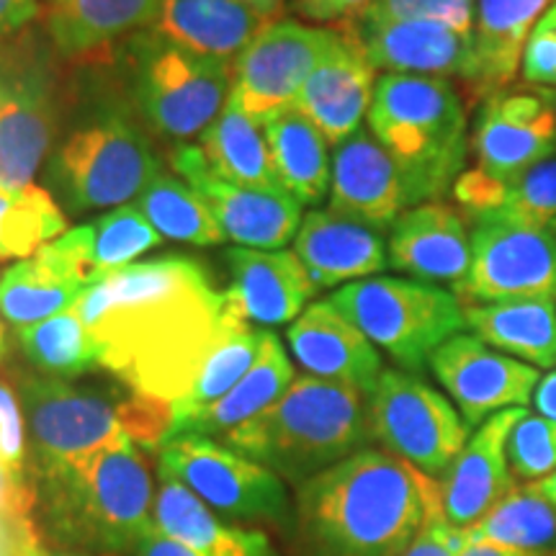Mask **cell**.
I'll list each match as a JSON object with an SVG mask.
<instances>
[{"label": "cell", "mask_w": 556, "mask_h": 556, "mask_svg": "<svg viewBox=\"0 0 556 556\" xmlns=\"http://www.w3.org/2000/svg\"><path fill=\"white\" fill-rule=\"evenodd\" d=\"M75 309L101 366L135 394L176 402L227 323L225 296L189 255H160L106 274Z\"/></svg>", "instance_id": "cell-1"}, {"label": "cell", "mask_w": 556, "mask_h": 556, "mask_svg": "<svg viewBox=\"0 0 556 556\" xmlns=\"http://www.w3.org/2000/svg\"><path fill=\"white\" fill-rule=\"evenodd\" d=\"M435 510L438 479L364 448L299 486V556H402Z\"/></svg>", "instance_id": "cell-2"}, {"label": "cell", "mask_w": 556, "mask_h": 556, "mask_svg": "<svg viewBox=\"0 0 556 556\" xmlns=\"http://www.w3.org/2000/svg\"><path fill=\"white\" fill-rule=\"evenodd\" d=\"M371 438L368 397L358 389L304 374L266 413L219 438L238 454L302 486Z\"/></svg>", "instance_id": "cell-3"}, {"label": "cell", "mask_w": 556, "mask_h": 556, "mask_svg": "<svg viewBox=\"0 0 556 556\" xmlns=\"http://www.w3.org/2000/svg\"><path fill=\"white\" fill-rule=\"evenodd\" d=\"M45 513L60 544L101 554H131L155 526L150 467L131 438L83 456L41 467Z\"/></svg>", "instance_id": "cell-4"}, {"label": "cell", "mask_w": 556, "mask_h": 556, "mask_svg": "<svg viewBox=\"0 0 556 556\" xmlns=\"http://www.w3.org/2000/svg\"><path fill=\"white\" fill-rule=\"evenodd\" d=\"M366 122L381 148L397 160L420 204L441 201L467 170L469 116L454 80L381 75Z\"/></svg>", "instance_id": "cell-5"}, {"label": "cell", "mask_w": 556, "mask_h": 556, "mask_svg": "<svg viewBox=\"0 0 556 556\" xmlns=\"http://www.w3.org/2000/svg\"><path fill=\"white\" fill-rule=\"evenodd\" d=\"M24 415L39 467L78 462L124 438L157 448L170 428L168 402L135 392L127 400H111L60 379L26 381Z\"/></svg>", "instance_id": "cell-6"}, {"label": "cell", "mask_w": 556, "mask_h": 556, "mask_svg": "<svg viewBox=\"0 0 556 556\" xmlns=\"http://www.w3.org/2000/svg\"><path fill=\"white\" fill-rule=\"evenodd\" d=\"M330 302L407 374H420L438 348L467 330L462 299L415 278H364L332 291Z\"/></svg>", "instance_id": "cell-7"}, {"label": "cell", "mask_w": 556, "mask_h": 556, "mask_svg": "<svg viewBox=\"0 0 556 556\" xmlns=\"http://www.w3.org/2000/svg\"><path fill=\"white\" fill-rule=\"evenodd\" d=\"M135 50V101L160 135L186 142L201 137L232 93V62L186 52L139 31Z\"/></svg>", "instance_id": "cell-8"}, {"label": "cell", "mask_w": 556, "mask_h": 556, "mask_svg": "<svg viewBox=\"0 0 556 556\" xmlns=\"http://www.w3.org/2000/svg\"><path fill=\"white\" fill-rule=\"evenodd\" d=\"M150 142L122 116L109 114L73 131L52 163V184L70 212L116 208L137 199L157 173Z\"/></svg>", "instance_id": "cell-9"}, {"label": "cell", "mask_w": 556, "mask_h": 556, "mask_svg": "<svg viewBox=\"0 0 556 556\" xmlns=\"http://www.w3.org/2000/svg\"><path fill=\"white\" fill-rule=\"evenodd\" d=\"M368 422L384 451L438 482L454 467L471 430L446 394L402 368H384L368 394Z\"/></svg>", "instance_id": "cell-10"}, {"label": "cell", "mask_w": 556, "mask_h": 556, "mask_svg": "<svg viewBox=\"0 0 556 556\" xmlns=\"http://www.w3.org/2000/svg\"><path fill=\"white\" fill-rule=\"evenodd\" d=\"M160 471L184 482L199 500L240 523L291 526V500L281 477L206 435L160 443Z\"/></svg>", "instance_id": "cell-11"}, {"label": "cell", "mask_w": 556, "mask_h": 556, "mask_svg": "<svg viewBox=\"0 0 556 556\" xmlns=\"http://www.w3.org/2000/svg\"><path fill=\"white\" fill-rule=\"evenodd\" d=\"M338 29L299 21H270L232 62V93L255 124L294 109V101L330 47Z\"/></svg>", "instance_id": "cell-12"}, {"label": "cell", "mask_w": 556, "mask_h": 556, "mask_svg": "<svg viewBox=\"0 0 556 556\" xmlns=\"http://www.w3.org/2000/svg\"><path fill=\"white\" fill-rule=\"evenodd\" d=\"M462 304L556 299V232L477 222L471 268L456 291Z\"/></svg>", "instance_id": "cell-13"}, {"label": "cell", "mask_w": 556, "mask_h": 556, "mask_svg": "<svg viewBox=\"0 0 556 556\" xmlns=\"http://www.w3.org/2000/svg\"><path fill=\"white\" fill-rule=\"evenodd\" d=\"M430 371L469 428H479L505 409L528 407L541 381L536 366L505 356L471 332H458L438 348Z\"/></svg>", "instance_id": "cell-14"}, {"label": "cell", "mask_w": 556, "mask_h": 556, "mask_svg": "<svg viewBox=\"0 0 556 556\" xmlns=\"http://www.w3.org/2000/svg\"><path fill=\"white\" fill-rule=\"evenodd\" d=\"M469 148L475 168L510 186L556 155V114L536 88H507L477 106Z\"/></svg>", "instance_id": "cell-15"}, {"label": "cell", "mask_w": 556, "mask_h": 556, "mask_svg": "<svg viewBox=\"0 0 556 556\" xmlns=\"http://www.w3.org/2000/svg\"><path fill=\"white\" fill-rule=\"evenodd\" d=\"M93 283L90 225L73 227L0 276V315L18 330L31 328L73 307Z\"/></svg>", "instance_id": "cell-16"}, {"label": "cell", "mask_w": 556, "mask_h": 556, "mask_svg": "<svg viewBox=\"0 0 556 556\" xmlns=\"http://www.w3.org/2000/svg\"><path fill=\"white\" fill-rule=\"evenodd\" d=\"M173 168L206 201L225 238L238 248L283 250L294 242L304 214L302 204L289 193L227 184L208 170L199 144H178V150L173 152Z\"/></svg>", "instance_id": "cell-17"}, {"label": "cell", "mask_w": 556, "mask_h": 556, "mask_svg": "<svg viewBox=\"0 0 556 556\" xmlns=\"http://www.w3.org/2000/svg\"><path fill=\"white\" fill-rule=\"evenodd\" d=\"M417 204L420 201L413 184L397 160L381 148L368 129H358L332 150L330 212L389 235L394 222Z\"/></svg>", "instance_id": "cell-18"}, {"label": "cell", "mask_w": 556, "mask_h": 556, "mask_svg": "<svg viewBox=\"0 0 556 556\" xmlns=\"http://www.w3.org/2000/svg\"><path fill=\"white\" fill-rule=\"evenodd\" d=\"M50 144V78L31 58L0 52V186H31Z\"/></svg>", "instance_id": "cell-19"}, {"label": "cell", "mask_w": 556, "mask_h": 556, "mask_svg": "<svg viewBox=\"0 0 556 556\" xmlns=\"http://www.w3.org/2000/svg\"><path fill=\"white\" fill-rule=\"evenodd\" d=\"M225 261L229 270V283L222 291L225 312L250 328L294 323L317 296L294 250L232 248Z\"/></svg>", "instance_id": "cell-20"}, {"label": "cell", "mask_w": 556, "mask_h": 556, "mask_svg": "<svg viewBox=\"0 0 556 556\" xmlns=\"http://www.w3.org/2000/svg\"><path fill=\"white\" fill-rule=\"evenodd\" d=\"M389 268L415 281L448 283L454 294L471 268L469 219L446 201L407 208L387 235Z\"/></svg>", "instance_id": "cell-21"}, {"label": "cell", "mask_w": 556, "mask_h": 556, "mask_svg": "<svg viewBox=\"0 0 556 556\" xmlns=\"http://www.w3.org/2000/svg\"><path fill=\"white\" fill-rule=\"evenodd\" d=\"M366 58L384 75H430L464 83L471 60V34L435 21H345Z\"/></svg>", "instance_id": "cell-22"}, {"label": "cell", "mask_w": 556, "mask_h": 556, "mask_svg": "<svg viewBox=\"0 0 556 556\" xmlns=\"http://www.w3.org/2000/svg\"><path fill=\"white\" fill-rule=\"evenodd\" d=\"M377 80V67L366 58L361 41L343 26L338 29L336 45L299 90L294 109L338 148L356 135L368 116Z\"/></svg>", "instance_id": "cell-23"}, {"label": "cell", "mask_w": 556, "mask_h": 556, "mask_svg": "<svg viewBox=\"0 0 556 556\" xmlns=\"http://www.w3.org/2000/svg\"><path fill=\"white\" fill-rule=\"evenodd\" d=\"M291 356L309 377L374 392L384 364L379 348L330 299L312 302L287 330Z\"/></svg>", "instance_id": "cell-24"}, {"label": "cell", "mask_w": 556, "mask_h": 556, "mask_svg": "<svg viewBox=\"0 0 556 556\" xmlns=\"http://www.w3.org/2000/svg\"><path fill=\"white\" fill-rule=\"evenodd\" d=\"M526 413V407H516L484 420L475 435H469L448 475L441 479L443 518L458 531H469L516 486L510 477L507 443Z\"/></svg>", "instance_id": "cell-25"}, {"label": "cell", "mask_w": 556, "mask_h": 556, "mask_svg": "<svg viewBox=\"0 0 556 556\" xmlns=\"http://www.w3.org/2000/svg\"><path fill=\"white\" fill-rule=\"evenodd\" d=\"M554 0H477L464 90L482 103L516 86L528 39Z\"/></svg>", "instance_id": "cell-26"}, {"label": "cell", "mask_w": 556, "mask_h": 556, "mask_svg": "<svg viewBox=\"0 0 556 556\" xmlns=\"http://www.w3.org/2000/svg\"><path fill=\"white\" fill-rule=\"evenodd\" d=\"M294 253L317 291L381 276L389 268L384 235L330 208H312L304 214L294 238Z\"/></svg>", "instance_id": "cell-27"}, {"label": "cell", "mask_w": 556, "mask_h": 556, "mask_svg": "<svg viewBox=\"0 0 556 556\" xmlns=\"http://www.w3.org/2000/svg\"><path fill=\"white\" fill-rule=\"evenodd\" d=\"M270 21L242 0H160L142 31L201 58L235 62Z\"/></svg>", "instance_id": "cell-28"}, {"label": "cell", "mask_w": 556, "mask_h": 556, "mask_svg": "<svg viewBox=\"0 0 556 556\" xmlns=\"http://www.w3.org/2000/svg\"><path fill=\"white\" fill-rule=\"evenodd\" d=\"M152 520L165 536L180 541L201 556H274L266 533L225 523L189 486L163 471Z\"/></svg>", "instance_id": "cell-29"}, {"label": "cell", "mask_w": 556, "mask_h": 556, "mask_svg": "<svg viewBox=\"0 0 556 556\" xmlns=\"http://www.w3.org/2000/svg\"><path fill=\"white\" fill-rule=\"evenodd\" d=\"M467 330L528 366H556V299L464 304Z\"/></svg>", "instance_id": "cell-30"}, {"label": "cell", "mask_w": 556, "mask_h": 556, "mask_svg": "<svg viewBox=\"0 0 556 556\" xmlns=\"http://www.w3.org/2000/svg\"><path fill=\"white\" fill-rule=\"evenodd\" d=\"M281 189L302 206H319L330 193L332 144L307 116L287 109L263 124Z\"/></svg>", "instance_id": "cell-31"}, {"label": "cell", "mask_w": 556, "mask_h": 556, "mask_svg": "<svg viewBox=\"0 0 556 556\" xmlns=\"http://www.w3.org/2000/svg\"><path fill=\"white\" fill-rule=\"evenodd\" d=\"M208 170L232 186L270 193H287L278 184L270 160L266 135L235 99L227 101L222 114L199 137Z\"/></svg>", "instance_id": "cell-32"}, {"label": "cell", "mask_w": 556, "mask_h": 556, "mask_svg": "<svg viewBox=\"0 0 556 556\" xmlns=\"http://www.w3.org/2000/svg\"><path fill=\"white\" fill-rule=\"evenodd\" d=\"M294 379L296 374L289 353L283 351L276 332L266 330L261 356L255 358L245 377L232 387V392L225 394L219 402L204 409L197 420L189 422V428L180 435H206L219 441V438L232 433L235 428L245 426L253 417L266 413Z\"/></svg>", "instance_id": "cell-33"}, {"label": "cell", "mask_w": 556, "mask_h": 556, "mask_svg": "<svg viewBox=\"0 0 556 556\" xmlns=\"http://www.w3.org/2000/svg\"><path fill=\"white\" fill-rule=\"evenodd\" d=\"M263 336H266V330L250 328V325H242L227 315L225 328H222L219 338L214 340V345L208 348L204 361H201L191 387L186 389L184 397L173 402L168 438L184 433L189 422L197 420L204 409L232 392V387L245 377L255 358L261 356Z\"/></svg>", "instance_id": "cell-34"}, {"label": "cell", "mask_w": 556, "mask_h": 556, "mask_svg": "<svg viewBox=\"0 0 556 556\" xmlns=\"http://www.w3.org/2000/svg\"><path fill=\"white\" fill-rule=\"evenodd\" d=\"M54 45L88 54L129 31L148 29L160 0H41Z\"/></svg>", "instance_id": "cell-35"}, {"label": "cell", "mask_w": 556, "mask_h": 556, "mask_svg": "<svg viewBox=\"0 0 556 556\" xmlns=\"http://www.w3.org/2000/svg\"><path fill=\"white\" fill-rule=\"evenodd\" d=\"M469 539L523 554H554L556 507L533 482L513 486L479 523L469 528Z\"/></svg>", "instance_id": "cell-36"}, {"label": "cell", "mask_w": 556, "mask_h": 556, "mask_svg": "<svg viewBox=\"0 0 556 556\" xmlns=\"http://www.w3.org/2000/svg\"><path fill=\"white\" fill-rule=\"evenodd\" d=\"M137 206L157 229L160 238L199 248H214L227 240L206 201L184 178L165 170H160L148 189L139 193Z\"/></svg>", "instance_id": "cell-37"}, {"label": "cell", "mask_w": 556, "mask_h": 556, "mask_svg": "<svg viewBox=\"0 0 556 556\" xmlns=\"http://www.w3.org/2000/svg\"><path fill=\"white\" fill-rule=\"evenodd\" d=\"M24 353L39 371L60 379H75L101 366V348L86 330L75 304L45 323L21 328Z\"/></svg>", "instance_id": "cell-38"}, {"label": "cell", "mask_w": 556, "mask_h": 556, "mask_svg": "<svg viewBox=\"0 0 556 556\" xmlns=\"http://www.w3.org/2000/svg\"><path fill=\"white\" fill-rule=\"evenodd\" d=\"M67 232V214L41 186H0V261H24Z\"/></svg>", "instance_id": "cell-39"}, {"label": "cell", "mask_w": 556, "mask_h": 556, "mask_svg": "<svg viewBox=\"0 0 556 556\" xmlns=\"http://www.w3.org/2000/svg\"><path fill=\"white\" fill-rule=\"evenodd\" d=\"M160 242L163 238L137 204L103 212L99 219L90 222V266H93L96 281L137 263Z\"/></svg>", "instance_id": "cell-40"}, {"label": "cell", "mask_w": 556, "mask_h": 556, "mask_svg": "<svg viewBox=\"0 0 556 556\" xmlns=\"http://www.w3.org/2000/svg\"><path fill=\"white\" fill-rule=\"evenodd\" d=\"M479 222H503L539 232H556V155L513 180L497 212Z\"/></svg>", "instance_id": "cell-41"}, {"label": "cell", "mask_w": 556, "mask_h": 556, "mask_svg": "<svg viewBox=\"0 0 556 556\" xmlns=\"http://www.w3.org/2000/svg\"><path fill=\"white\" fill-rule=\"evenodd\" d=\"M507 458L516 477L539 482L556 471V420L544 415H523L513 428Z\"/></svg>", "instance_id": "cell-42"}, {"label": "cell", "mask_w": 556, "mask_h": 556, "mask_svg": "<svg viewBox=\"0 0 556 556\" xmlns=\"http://www.w3.org/2000/svg\"><path fill=\"white\" fill-rule=\"evenodd\" d=\"M477 0H374L356 18L366 21H435L471 34Z\"/></svg>", "instance_id": "cell-43"}, {"label": "cell", "mask_w": 556, "mask_h": 556, "mask_svg": "<svg viewBox=\"0 0 556 556\" xmlns=\"http://www.w3.org/2000/svg\"><path fill=\"white\" fill-rule=\"evenodd\" d=\"M520 78L531 88H556V29L544 21L528 39Z\"/></svg>", "instance_id": "cell-44"}, {"label": "cell", "mask_w": 556, "mask_h": 556, "mask_svg": "<svg viewBox=\"0 0 556 556\" xmlns=\"http://www.w3.org/2000/svg\"><path fill=\"white\" fill-rule=\"evenodd\" d=\"M467 544L469 531H458L443 518V510H435L402 556H458Z\"/></svg>", "instance_id": "cell-45"}, {"label": "cell", "mask_w": 556, "mask_h": 556, "mask_svg": "<svg viewBox=\"0 0 556 556\" xmlns=\"http://www.w3.org/2000/svg\"><path fill=\"white\" fill-rule=\"evenodd\" d=\"M24 413L5 384H0V464L21 475L24 469Z\"/></svg>", "instance_id": "cell-46"}, {"label": "cell", "mask_w": 556, "mask_h": 556, "mask_svg": "<svg viewBox=\"0 0 556 556\" xmlns=\"http://www.w3.org/2000/svg\"><path fill=\"white\" fill-rule=\"evenodd\" d=\"M374 0H296V13L312 24H336L364 13Z\"/></svg>", "instance_id": "cell-47"}, {"label": "cell", "mask_w": 556, "mask_h": 556, "mask_svg": "<svg viewBox=\"0 0 556 556\" xmlns=\"http://www.w3.org/2000/svg\"><path fill=\"white\" fill-rule=\"evenodd\" d=\"M31 505L34 497L24 482H21V475L0 464V518L26 526V516H29Z\"/></svg>", "instance_id": "cell-48"}, {"label": "cell", "mask_w": 556, "mask_h": 556, "mask_svg": "<svg viewBox=\"0 0 556 556\" xmlns=\"http://www.w3.org/2000/svg\"><path fill=\"white\" fill-rule=\"evenodd\" d=\"M131 556H201L180 541L165 536L157 526H152L142 539L137 541V546L131 548Z\"/></svg>", "instance_id": "cell-49"}, {"label": "cell", "mask_w": 556, "mask_h": 556, "mask_svg": "<svg viewBox=\"0 0 556 556\" xmlns=\"http://www.w3.org/2000/svg\"><path fill=\"white\" fill-rule=\"evenodd\" d=\"M39 13V0H0V37L24 29Z\"/></svg>", "instance_id": "cell-50"}, {"label": "cell", "mask_w": 556, "mask_h": 556, "mask_svg": "<svg viewBox=\"0 0 556 556\" xmlns=\"http://www.w3.org/2000/svg\"><path fill=\"white\" fill-rule=\"evenodd\" d=\"M533 407H536L539 415L556 420V368L548 371L546 377H541L536 394H533Z\"/></svg>", "instance_id": "cell-51"}, {"label": "cell", "mask_w": 556, "mask_h": 556, "mask_svg": "<svg viewBox=\"0 0 556 556\" xmlns=\"http://www.w3.org/2000/svg\"><path fill=\"white\" fill-rule=\"evenodd\" d=\"M458 556H536V554H523V552H513V548H503V546H492V544H482V541H471L464 546V552Z\"/></svg>", "instance_id": "cell-52"}, {"label": "cell", "mask_w": 556, "mask_h": 556, "mask_svg": "<svg viewBox=\"0 0 556 556\" xmlns=\"http://www.w3.org/2000/svg\"><path fill=\"white\" fill-rule=\"evenodd\" d=\"M533 484H536V490L541 492V495H544L548 503L556 507V471L544 479H539V482H533Z\"/></svg>", "instance_id": "cell-53"}, {"label": "cell", "mask_w": 556, "mask_h": 556, "mask_svg": "<svg viewBox=\"0 0 556 556\" xmlns=\"http://www.w3.org/2000/svg\"><path fill=\"white\" fill-rule=\"evenodd\" d=\"M242 3H248L250 9L261 11L263 16H270V18H274V13H276L278 9H281L283 0H242Z\"/></svg>", "instance_id": "cell-54"}, {"label": "cell", "mask_w": 556, "mask_h": 556, "mask_svg": "<svg viewBox=\"0 0 556 556\" xmlns=\"http://www.w3.org/2000/svg\"><path fill=\"white\" fill-rule=\"evenodd\" d=\"M24 556H90V554H86V552H50V548H41L37 541H34V544H26V552H24Z\"/></svg>", "instance_id": "cell-55"}, {"label": "cell", "mask_w": 556, "mask_h": 556, "mask_svg": "<svg viewBox=\"0 0 556 556\" xmlns=\"http://www.w3.org/2000/svg\"><path fill=\"white\" fill-rule=\"evenodd\" d=\"M536 90L544 96L546 103L554 109V114H556V88H536Z\"/></svg>", "instance_id": "cell-56"}, {"label": "cell", "mask_w": 556, "mask_h": 556, "mask_svg": "<svg viewBox=\"0 0 556 556\" xmlns=\"http://www.w3.org/2000/svg\"><path fill=\"white\" fill-rule=\"evenodd\" d=\"M541 21H544V24H548V26H554V29H556V0H554V5H552V9L546 11V16L541 18Z\"/></svg>", "instance_id": "cell-57"}, {"label": "cell", "mask_w": 556, "mask_h": 556, "mask_svg": "<svg viewBox=\"0 0 556 556\" xmlns=\"http://www.w3.org/2000/svg\"><path fill=\"white\" fill-rule=\"evenodd\" d=\"M5 351V336H3V325H0V356H3Z\"/></svg>", "instance_id": "cell-58"}, {"label": "cell", "mask_w": 556, "mask_h": 556, "mask_svg": "<svg viewBox=\"0 0 556 556\" xmlns=\"http://www.w3.org/2000/svg\"><path fill=\"white\" fill-rule=\"evenodd\" d=\"M554 556H556V552H554Z\"/></svg>", "instance_id": "cell-59"}]
</instances>
